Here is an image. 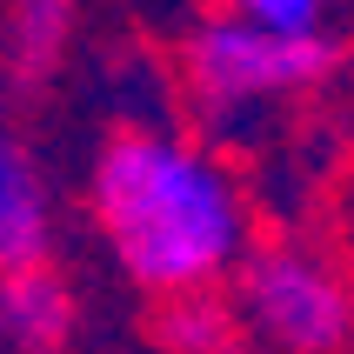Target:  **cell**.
<instances>
[{
    "instance_id": "obj_1",
    "label": "cell",
    "mask_w": 354,
    "mask_h": 354,
    "mask_svg": "<svg viewBox=\"0 0 354 354\" xmlns=\"http://www.w3.org/2000/svg\"><path fill=\"white\" fill-rule=\"evenodd\" d=\"M87 207L120 274L154 301H194L248 261V194L234 167L160 120L100 140Z\"/></svg>"
},
{
    "instance_id": "obj_2",
    "label": "cell",
    "mask_w": 354,
    "mask_h": 354,
    "mask_svg": "<svg viewBox=\"0 0 354 354\" xmlns=\"http://www.w3.org/2000/svg\"><path fill=\"white\" fill-rule=\"evenodd\" d=\"M335 67H341V34L335 40H281L268 27H254L241 7L201 14L194 34L180 40L187 94L214 127H227L241 114H261L268 100H288L301 87H321Z\"/></svg>"
},
{
    "instance_id": "obj_3",
    "label": "cell",
    "mask_w": 354,
    "mask_h": 354,
    "mask_svg": "<svg viewBox=\"0 0 354 354\" xmlns=\"http://www.w3.org/2000/svg\"><path fill=\"white\" fill-rule=\"evenodd\" d=\"M241 321L288 354H335L354 328V301L321 254L274 241L241 261Z\"/></svg>"
},
{
    "instance_id": "obj_4",
    "label": "cell",
    "mask_w": 354,
    "mask_h": 354,
    "mask_svg": "<svg viewBox=\"0 0 354 354\" xmlns=\"http://www.w3.org/2000/svg\"><path fill=\"white\" fill-rule=\"evenodd\" d=\"M54 248V194L40 174L34 147L0 127V274L7 268H47Z\"/></svg>"
},
{
    "instance_id": "obj_5",
    "label": "cell",
    "mask_w": 354,
    "mask_h": 354,
    "mask_svg": "<svg viewBox=\"0 0 354 354\" xmlns=\"http://www.w3.org/2000/svg\"><path fill=\"white\" fill-rule=\"evenodd\" d=\"M74 335V288L54 268H7L0 274V348L54 354Z\"/></svg>"
},
{
    "instance_id": "obj_6",
    "label": "cell",
    "mask_w": 354,
    "mask_h": 354,
    "mask_svg": "<svg viewBox=\"0 0 354 354\" xmlns=\"http://www.w3.org/2000/svg\"><path fill=\"white\" fill-rule=\"evenodd\" d=\"M160 341H167L174 354H227L234 321H227V308H214L207 295L167 301V308H160Z\"/></svg>"
},
{
    "instance_id": "obj_7",
    "label": "cell",
    "mask_w": 354,
    "mask_h": 354,
    "mask_svg": "<svg viewBox=\"0 0 354 354\" xmlns=\"http://www.w3.org/2000/svg\"><path fill=\"white\" fill-rule=\"evenodd\" d=\"M14 40H7V54H14V67L20 74H47L54 67V54H60V40H67V27H74V14L67 7H14Z\"/></svg>"
},
{
    "instance_id": "obj_8",
    "label": "cell",
    "mask_w": 354,
    "mask_h": 354,
    "mask_svg": "<svg viewBox=\"0 0 354 354\" xmlns=\"http://www.w3.org/2000/svg\"><path fill=\"white\" fill-rule=\"evenodd\" d=\"M234 7L281 40H335L341 34V14L321 7V0H234Z\"/></svg>"
}]
</instances>
